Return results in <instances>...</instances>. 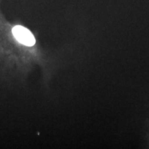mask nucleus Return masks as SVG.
<instances>
[{
    "instance_id": "obj_1",
    "label": "nucleus",
    "mask_w": 149,
    "mask_h": 149,
    "mask_svg": "<svg viewBox=\"0 0 149 149\" xmlns=\"http://www.w3.org/2000/svg\"><path fill=\"white\" fill-rule=\"evenodd\" d=\"M12 33L19 42L25 45L31 47L36 43L35 38L26 28L17 26L13 28Z\"/></svg>"
}]
</instances>
